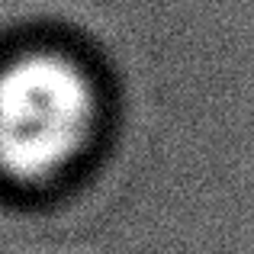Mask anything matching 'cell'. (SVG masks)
<instances>
[{
    "label": "cell",
    "instance_id": "cell-1",
    "mask_svg": "<svg viewBox=\"0 0 254 254\" xmlns=\"http://www.w3.org/2000/svg\"><path fill=\"white\" fill-rule=\"evenodd\" d=\"M97 87L62 52H26L0 68V174L49 184L71 171L97 135Z\"/></svg>",
    "mask_w": 254,
    "mask_h": 254
}]
</instances>
